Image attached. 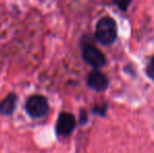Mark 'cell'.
<instances>
[{
    "instance_id": "6da1fadb",
    "label": "cell",
    "mask_w": 154,
    "mask_h": 153,
    "mask_svg": "<svg viewBox=\"0 0 154 153\" xmlns=\"http://www.w3.org/2000/svg\"><path fill=\"white\" fill-rule=\"evenodd\" d=\"M95 36L102 44H112L118 37L116 21L110 17H103L102 19H100L95 27Z\"/></svg>"
},
{
    "instance_id": "7a4b0ae2",
    "label": "cell",
    "mask_w": 154,
    "mask_h": 153,
    "mask_svg": "<svg viewBox=\"0 0 154 153\" xmlns=\"http://www.w3.org/2000/svg\"><path fill=\"white\" fill-rule=\"evenodd\" d=\"M25 110H26L27 115H31L32 118H40L48 113L49 105L44 96L36 94V96H32L26 101Z\"/></svg>"
},
{
    "instance_id": "3957f363",
    "label": "cell",
    "mask_w": 154,
    "mask_h": 153,
    "mask_svg": "<svg viewBox=\"0 0 154 153\" xmlns=\"http://www.w3.org/2000/svg\"><path fill=\"white\" fill-rule=\"evenodd\" d=\"M82 57L86 63L93 66L94 68L102 67L106 63L104 54L91 44L84 45L82 49Z\"/></svg>"
},
{
    "instance_id": "277c9868",
    "label": "cell",
    "mask_w": 154,
    "mask_h": 153,
    "mask_svg": "<svg viewBox=\"0 0 154 153\" xmlns=\"http://www.w3.org/2000/svg\"><path fill=\"white\" fill-rule=\"evenodd\" d=\"M77 126V121L73 115L69 112L60 113L56 124V132L59 136H68L72 133Z\"/></svg>"
},
{
    "instance_id": "5b68a950",
    "label": "cell",
    "mask_w": 154,
    "mask_h": 153,
    "mask_svg": "<svg viewBox=\"0 0 154 153\" xmlns=\"http://www.w3.org/2000/svg\"><path fill=\"white\" fill-rule=\"evenodd\" d=\"M108 78L99 70H93L88 75L87 85L95 91H104L108 88Z\"/></svg>"
},
{
    "instance_id": "8992f818",
    "label": "cell",
    "mask_w": 154,
    "mask_h": 153,
    "mask_svg": "<svg viewBox=\"0 0 154 153\" xmlns=\"http://www.w3.org/2000/svg\"><path fill=\"white\" fill-rule=\"evenodd\" d=\"M17 104V96L10 93L1 103H0V112L4 115H10L14 112Z\"/></svg>"
},
{
    "instance_id": "52a82bcc",
    "label": "cell",
    "mask_w": 154,
    "mask_h": 153,
    "mask_svg": "<svg viewBox=\"0 0 154 153\" xmlns=\"http://www.w3.org/2000/svg\"><path fill=\"white\" fill-rule=\"evenodd\" d=\"M113 1L121 11H126L129 6L131 0H113Z\"/></svg>"
},
{
    "instance_id": "ba28073f",
    "label": "cell",
    "mask_w": 154,
    "mask_h": 153,
    "mask_svg": "<svg viewBox=\"0 0 154 153\" xmlns=\"http://www.w3.org/2000/svg\"><path fill=\"white\" fill-rule=\"evenodd\" d=\"M147 75H148L151 79L154 80V57L152 58L150 63H149L148 67H147Z\"/></svg>"
},
{
    "instance_id": "9c48e42d",
    "label": "cell",
    "mask_w": 154,
    "mask_h": 153,
    "mask_svg": "<svg viewBox=\"0 0 154 153\" xmlns=\"http://www.w3.org/2000/svg\"><path fill=\"white\" fill-rule=\"evenodd\" d=\"M106 106L104 105L103 107H95L94 109H93V112L94 113H99V115H105V111H106Z\"/></svg>"
},
{
    "instance_id": "30bf717a",
    "label": "cell",
    "mask_w": 154,
    "mask_h": 153,
    "mask_svg": "<svg viewBox=\"0 0 154 153\" xmlns=\"http://www.w3.org/2000/svg\"><path fill=\"white\" fill-rule=\"evenodd\" d=\"M80 121H81L82 124H85L87 122V115H86V111L82 110L81 112V118H80Z\"/></svg>"
}]
</instances>
